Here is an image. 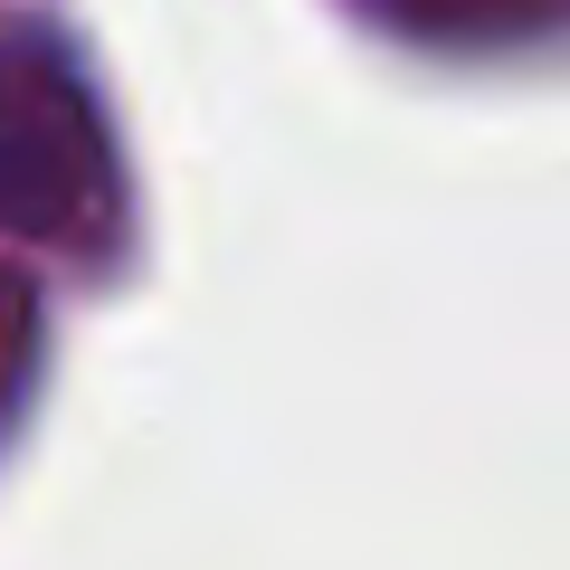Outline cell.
Masks as SVG:
<instances>
[{"label": "cell", "mask_w": 570, "mask_h": 570, "mask_svg": "<svg viewBox=\"0 0 570 570\" xmlns=\"http://www.w3.org/2000/svg\"><path fill=\"white\" fill-rule=\"evenodd\" d=\"M86 181H96V134H86L58 48L0 29V209L58 219Z\"/></svg>", "instance_id": "1"}]
</instances>
